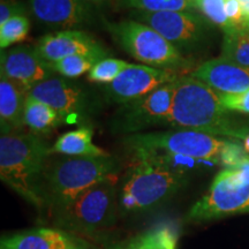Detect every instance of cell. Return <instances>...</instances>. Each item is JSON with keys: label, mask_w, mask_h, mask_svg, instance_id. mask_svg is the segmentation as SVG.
Returning a JSON list of instances; mask_svg holds the SVG:
<instances>
[{"label": "cell", "mask_w": 249, "mask_h": 249, "mask_svg": "<svg viewBox=\"0 0 249 249\" xmlns=\"http://www.w3.org/2000/svg\"><path fill=\"white\" fill-rule=\"evenodd\" d=\"M15 15H26V7L18 0H1L0 2V24Z\"/></svg>", "instance_id": "30"}, {"label": "cell", "mask_w": 249, "mask_h": 249, "mask_svg": "<svg viewBox=\"0 0 249 249\" xmlns=\"http://www.w3.org/2000/svg\"><path fill=\"white\" fill-rule=\"evenodd\" d=\"M179 241V227L166 222L158 223L147 231L128 240L111 246L112 249H177Z\"/></svg>", "instance_id": "19"}, {"label": "cell", "mask_w": 249, "mask_h": 249, "mask_svg": "<svg viewBox=\"0 0 249 249\" xmlns=\"http://www.w3.org/2000/svg\"><path fill=\"white\" fill-rule=\"evenodd\" d=\"M119 171V161L112 156L71 157L52 154L40 179L43 210L53 213L92 186L117 177Z\"/></svg>", "instance_id": "2"}, {"label": "cell", "mask_w": 249, "mask_h": 249, "mask_svg": "<svg viewBox=\"0 0 249 249\" xmlns=\"http://www.w3.org/2000/svg\"><path fill=\"white\" fill-rule=\"evenodd\" d=\"M118 191L121 216L150 213L170 201L188 181V174L173 169L158 156L135 154Z\"/></svg>", "instance_id": "1"}, {"label": "cell", "mask_w": 249, "mask_h": 249, "mask_svg": "<svg viewBox=\"0 0 249 249\" xmlns=\"http://www.w3.org/2000/svg\"><path fill=\"white\" fill-rule=\"evenodd\" d=\"M107 55L108 52L102 46V48L86 52V53L73 54L51 65L55 73L60 74L62 77L76 79L83 74L89 73L98 61L107 58Z\"/></svg>", "instance_id": "22"}, {"label": "cell", "mask_w": 249, "mask_h": 249, "mask_svg": "<svg viewBox=\"0 0 249 249\" xmlns=\"http://www.w3.org/2000/svg\"><path fill=\"white\" fill-rule=\"evenodd\" d=\"M193 4L208 20L222 28L224 33L231 30L225 13V0H193Z\"/></svg>", "instance_id": "27"}, {"label": "cell", "mask_w": 249, "mask_h": 249, "mask_svg": "<svg viewBox=\"0 0 249 249\" xmlns=\"http://www.w3.org/2000/svg\"><path fill=\"white\" fill-rule=\"evenodd\" d=\"M225 13L232 29H245L244 4L239 0H225Z\"/></svg>", "instance_id": "29"}, {"label": "cell", "mask_w": 249, "mask_h": 249, "mask_svg": "<svg viewBox=\"0 0 249 249\" xmlns=\"http://www.w3.org/2000/svg\"><path fill=\"white\" fill-rule=\"evenodd\" d=\"M130 65L132 64L121 60V59L104 58L98 61L89 71L88 80L90 82L101 83L104 86L110 85Z\"/></svg>", "instance_id": "26"}, {"label": "cell", "mask_w": 249, "mask_h": 249, "mask_svg": "<svg viewBox=\"0 0 249 249\" xmlns=\"http://www.w3.org/2000/svg\"><path fill=\"white\" fill-rule=\"evenodd\" d=\"M241 141H242V148H244L246 155L249 157V129L247 130V133H246V135L244 136V139H242Z\"/></svg>", "instance_id": "32"}, {"label": "cell", "mask_w": 249, "mask_h": 249, "mask_svg": "<svg viewBox=\"0 0 249 249\" xmlns=\"http://www.w3.org/2000/svg\"><path fill=\"white\" fill-rule=\"evenodd\" d=\"M29 91L7 77H0L1 134L21 132L24 126V105Z\"/></svg>", "instance_id": "18"}, {"label": "cell", "mask_w": 249, "mask_h": 249, "mask_svg": "<svg viewBox=\"0 0 249 249\" xmlns=\"http://www.w3.org/2000/svg\"><path fill=\"white\" fill-rule=\"evenodd\" d=\"M102 48L91 36L77 29L60 30L43 36L35 46L37 53L49 64L60 61L73 54L86 53Z\"/></svg>", "instance_id": "16"}, {"label": "cell", "mask_w": 249, "mask_h": 249, "mask_svg": "<svg viewBox=\"0 0 249 249\" xmlns=\"http://www.w3.org/2000/svg\"><path fill=\"white\" fill-rule=\"evenodd\" d=\"M179 79L160 87L138 101L124 104L114 118V129L130 135L154 126L169 124Z\"/></svg>", "instance_id": "9"}, {"label": "cell", "mask_w": 249, "mask_h": 249, "mask_svg": "<svg viewBox=\"0 0 249 249\" xmlns=\"http://www.w3.org/2000/svg\"><path fill=\"white\" fill-rule=\"evenodd\" d=\"M73 235V234H71ZM71 249H112L110 247H101L97 244H95L92 240L89 239L81 238V236L73 235V244H71Z\"/></svg>", "instance_id": "31"}, {"label": "cell", "mask_w": 249, "mask_h": 249, "mask_svg": "<svg viewBox=\"0 0 249 249\" xmlns=\"http://www.w3.org/2000/svg\"><path fill=\"white\" fill-rule=\"evenodd\" d=\"M133 18L136 21L148 24L167 42L181 50L192 49L200 42L204 31V23L201 18L189 12H149L134 11Z\"/></svg>", "instance_id": "12"}, {"label": "cell", "mask_w": 249, "mask_h": 249, "mask_svg": "<svg viewBox=\"0 0 249 249\" xmlns=\"http://www.w3.org/2000/svg\"><path fill=\"white\" fill-rule=\"evenodd\" d=\"M52 147L34 133H9L0 136V178L9 188L43 211L40 179Z\"/></svg>", "instance_id": "3"}, {"label": "cell", "mask_w": 249, "mask_h": 249, "mask_svg": "<svg viewBox=\"0 0 249 249\" xmlns=\"http://www.w3.org/2000/svg\"><path fill=\"white\" fill-rule=\"evenodd\" d=\"M29 7L38 22L62 30L87 26L93 20L92 6L85 0H30Z\"/></svg>", "instance_id": "14"}, {"label": "cell", "mask_w": 249, "mask_h": 249, "mask_svg": "<svg viewBox=\"0 0 249 249\" xmlns=\"http://www.w3.org/2000/svg\"><path fill=\"white\" fill-rule=\"evenodd\" d=\"M85 1L88 2V4L91 6H99V5L104 4V2H107V0H85Z\"/></svg>", "instance_id": "34"}, {"label": "cell", "mask_w": 249, "mask_h": 249, "mask_svg": "<svg viewBox=\"0 0 249 249\" xmlns=\"http://www.w3.org/2000/svg\"><path fill=\"white\" fill-rule=\"evenodd\" d=\"M0 71V75L13 81L27 91L57 74L52 65L40 57L35 48L29 46H17L7 51L2 50Z\"/></svg>", "instance_id": "13"}, {"label": "cell", "mask_w": 249, "mask_h": 249, "mask_svg": "<svg viewBox=\"0 0 249 249\" xmlns=\"http://www.w3.org/2000/svg\"><path fill=\"white\" fill-rule=\"evenodd\" d=\"M118 5L134 11L161 13V12H189L194 7L193 0H119Z\"/></svg>", "instance_id": "24"}, {"label": "cell", "mask_w": 249, "mask_h": 249, "mask_svg": "<svg viewBox=\"0 0 249 249\" xmlns=\"http://www.w3.org/2000/svg\"><path fill=\"white\" fill-rule=\"evenodd\" d=\"M239 1L241 2V4H249V0H239Z\"/></svg>", "instance_id": "35"}, {"label": "cell", "mask_w": 249, "mask_h": 249, "mask_svg": "<svg viewBox=\"0 0 249 249\" xmlns=\"http://www.w3.org/2000/svg\"><path fill=\"white\" fill-rule=\"evenodd\" d=\"M229 112L223 107L216 90L192 75L180 77L169 124L179 129H193L242 140L248 129L232 126Z\"/></svg>", "instance_id": "4"}, {"label": "cell", "mask_w": 249, "mask_h": 249, "mask_svg": "<svg viewBox=\"0 0 249 249\" xmlns=\"http://www.w3.org/2000/svg\"><path fill=\"white\" fill-rule=\"evenodd\" d=\"M218 93L223 107L227 111H238L249 114V89L238 93Z\"/></svg>", "instance_id": "28"}, {"label": "cell", "mask_w": 249, "mask_h": 249, "mask_svg": "<svg viewBox=\"0 0 249 249\" xmlns=\"http://www.w3.org/2000/svg\"><path fill=\"white\" fill-rule=\"evenodd\" d=\"M117 177L101 181L50 213L55 229L96 240L117 222Z\"/></svg>", "instance_id": "5"}, {"label": "cell", "mask_w": 249, "mask_h": 249, "mask_svg": "<svg viewBox=\"0 0 249 249\" xmlns=\"http://www.w3.org/2000/svg\"><path fill=\"white\" fill-rule=\"evenodd\" d=\"M105 27L118 44L142 65L173 71L185 62L181 52L148 24L123 20L105 22Z\"/></svg>", "instance_id": "8"}, {"label": "cell", "mask_w": 249, "mask_h": 249, "mask_svg": "<svg viewBox=\"0 0 249 249\" xmlns=\"http://www.w3.org/2000/svg\"><path fill=\"white\" fill-rule=\"evenodd\" d=\"M60 124H64L54 108L28 95L24 105V126H27L31 133L37 135L48 134Z\"/></svg>", "instance_id": "21"}, {"label": "cell", "mask_w": 249, "mask_h": 249, "mask_svg": "<svg viewBox=\"0 0 249 249\" xmlns=\"http://www.w3.org/2000/svg\"><path fill=\"white\" fill-rule=\"evenodd\" d=\"M244 14H245V29L249 31V4L244 5Z\"/></svg>", "instance_id": "33"}, {"label": "cell", "mask_w": 249, "mask_h": 249, "mask_svg": "<svg viewBox=\"0 0 249 249\" xmlns=\"http://www.w3.org/2000/svg\"><path fill=\"white\" fill-rule=\"evenodd\" d=\"M227 143V140L193 129L136 133L124 139V144L133 154L155 152L181 156L209 164H222V155Z\"/></svg>", "instance_id": "6"}, {"label": "cell", "mask_w": 249, "mask_h": 249, "mask_svg": "<svg viewBox=\"0 0 249 249\" xmlns=\"http://www.w3.org/2000/svg\"><path fill=\"white\" fill-rule=\"evenodd\" d=\"M73 235L55 227H38L4 235L0 249H71Z\"/></svg>", "instance_id": "17"}, {"label": "cell", "mask_w": 249, "mask_h": 249, "mask_svg": "<svg viewBox=\"0 0 249 249\" xmlns=\"http://www.w3.org/2000/svg\"><path fill=\"white\" fill-rule=\"evenodd\" d=\"M30 29V21L27 15H15L0 24V48L6 50L15 43L27 38Z\"/></svg>", "instance_id": "25"}, {"label": "cell", "mask_w": 249, "mask_h": 249, "mask_svg": "<svg viewBox=\"0 0 249 249\" xmlns=\"http://www.w3.org/2000/svg\"><path fill=\"white\" fill-rule=\"evenodd\" d=\"M93 130L89 126H81L77 129L62 134L52 145V154L71 157H108L107 151L103 150L92 142Z\"/></svg>", "instance_id": "20"}, {"label": "cell", "mask_w": 249, "mask_h": 249, "mask_svg": "<svg viewBox=\"0 0 249 249\" xmlns=\"http://www.w3.org/2000/svg\"><path fill=\"white\" fill-rule=\"evenodd\" d=\"M29 95L54 108L66 124L87 123L95 110L87 90L66 77H50L33 87Z\"/></svg>", "instance_id": "10"}, {"label": "cell", "mask_w": 249, "mask_h": 249, "mask_svg": "<svg viewBox=\"0 0 249 249\" xmlns=\"http://www.w3.org/2000/svg\"><path fill=\"white\" fill-rule=\"evenodd\" d=\"M178 79L179 76L172 70L132 64L113 82L104 86V91L112 102L124 105L138 101Z\"/></svg>", "instance_id": "11"}, {"label": "cell", "mask_w": 249, "mask_h": 249, "mask_svg": "<svg viewBox=\"0 0 249 249\" xmlns=\"http://www.w3.org/2000/svg\"><path fill=\"white\" fill-rule=\"evenodd\" d=\"M222 57L249 70V31L232 29L224 34Z\"/></svg>", "instance_id": "23"}, {"label": "cell", "mask_w": 249, "mask_h": 249, "mask_svg": "<svg viewBox=\"0 0 249 249\" xmlns=\"http://www.w3.org/2000/svg\"><path fill=\"white\" fill-rule=\"evenodd\" d=\"M191 75L220 93H238L249 89V70L220 55L200 65Z\"/></svg>", "instance_id": "15"}, {"label": "cell", "mask_w": 249, "mask_h": 249, "mask_svg": "<svg viewBox=\"0 0 249 249\" xmlns=\"http://www.w3.org/2000/svg\"><path fill=\"white\" fill-rule=\"evenodd\" d=\"M249 213V158L217 174L209 191L191 208L186 220L203 223Z\"/></svg>", "instance_id": "7"}]
</instances>
